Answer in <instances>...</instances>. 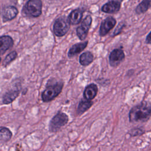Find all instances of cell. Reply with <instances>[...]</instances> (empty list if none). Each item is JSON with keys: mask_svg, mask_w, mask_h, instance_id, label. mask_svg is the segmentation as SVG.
Segmentation results:
<instances>
[{"mask_svg": "<svg viewBox=\"0 0 151 151\" xmlns=\"http://www.w3.org/2000/svg\"><path fill=\"white\" fill-rule=\"evenodd\" d=\"M116 24V20L112 17H108L104 19L100 25L99 29L100 35L105 36L108 32L112 29Z\"/></svg>", "mask_w": 151, "mask_h": 151, "instance_id": "ba28073f", "label": "cell"}, {"mask_svg": "<svg viewBox=\"0 0 151 151\" xmlns=\"http://www.w3.org/2000/svg\"><path fill=\"white\" fill-rule=\"evenodd\" d=\"M123 0H109V1H115V2H117L119 3H121Z\"/></svg>", "mask_w": 151, "mask_h": 151, "instance_id": "cb8c5ba5", "label": "cell"}, {"mask_svg": "<svg viewBox=\"0 0 151 151\" xmlns=\"http://www.w3.org/2000/svg\"><path fill=\"white\" fill-rule=\"evenodd\" d=\"M70 28L68 19L65 17H61L57 19L54 24V32L55 35L61 37L64 35Z\"/></svg>", "mask_w": 151, "mask_h": 151, "instance_id": "5b68a950", "label": "cell"}, {"mask_svg": "<svg viewBox=\"0 0 151 151\" xmlns=\"http://www.w3.org/2000/svg\"><path fill=\"white\" fill-rule=\"evenodd\" d=\"M98 92V87L96 84L92 83L88 85L84 89L83 96L84 99L91 101L95 98Z\"/></svg>", "mask_w": 151, "mask_h": 151, "instance_id": "9c48e42d", "label": "cell"}, {"mask_svg": "<svg viewBox=\"0 0 151 151\" xmlns=\"http://www.w3.org/2000/svg\"><path fill=\"white\" fill-rule=\"evenodd\" d=\"M91 22V17L88 15L83 19L81 25L77 28V34L81 40H83L86 38Z\"/></svg>", "mask_w": 151, "mask_h": 151, "instance_id": "52a82bcc", "label": "cell"}, {"mask_svg": "<svg viewBox=\"0 0 151 151\" xmlns=\"http://www.w3.org/2000/svg\"><path fill=\"white\" fill-rule=\"evenodd\" d=\"M18 9L13 6H9L3 9L2 15V19L4 22L14 19L18 14Z\"/></svg>", "mask_w": 151, "mask_h": 151, "instance_id": "30bf717a", "label": "cell"}, {"mask_svg": "<svg viewBox=\"0 0 151 151\" xmlns=\"http://www.w3.org/2000/svg\"><path fill=\"white\" fill-rule=\"evenodd\" d=\"M151 8V0H143L135 9V12L137 14H141L146 12Z\"/></svg>", "mask_w": 151, "mask_h": 151, "instance_id": "e0dca14e", "label": "cell"}, {"mask_svg": "<svg viewBox=\"0 0 151 151\" xmlns=\"http://www.w3.org/2000/svg\"><path fill=\"white\" fill-rule=\"evenodd\" d=\"M79 61L82 65H87L93 61V55L90 52L86 51L80 56Z\"/></svg>", "mask_w": 151, "mask_h": 151, "instance_id": "ac0fdd59", "label": "cell"}, {"mask_svg": "<svg viewBox=\"0 0 151 151\" xmlns=\"http://www.w3.org/2000/svg\"><path fill=\"white\" fill-rule=\"evenodd\" d=\"M151 116V104L143 101L133 107L129 113V122L131 123L145 122Z\"/></svg>", "mask_w": 151, "mask_h": 151, "instance_id": "6da1fadb", "label": "cell"}, {"mask_svg": "<svg viewBox=\"0 0 151 151\" xmlns=\"http://www.w3.org/2000/svg\"><path fill=\"white\" fill-rule=\"evenodd\" d=\"M121 6V3L115 1H109L101 7V11L105 13L113 14L118 12Z\"/></svg>", "mask_w": 151, "mask_h": 151, "instance_id": "8fae6325", "label": "cell"}, {"mask_svg": "<svg viewBox=\"0 0 151 151\" xmlns=\"http://www.w3.org/2000/svg\"><path fill=\"white\" fill-rule=\"evenodd\" d=\"M83 17V12L79 9H77L75 10H73L69 15L68 16V21L70 24L73 25L78 24Z\"/></svg>", "mask_w": 151, "mask_h": 151, "instance_id": "5bb4252c", "label": "cell"}, {"mask_svg": "<svg viewBox=\"0 0 151 151\" xmlns=\"http://www.w3.org/2000/svg\"><path fill=\"white\" fill-rule=\"evenodd\" d=\"M1 57H0V62H1Z\"/></svg>", "mask_w": 151, "mask_h": 151, "instance_id": "d4e9b609", "label": "cell"}, {"mask_svg": "<svg viewBox=\"0 0 151 151\" xmlns=\"http://www.w3.org/2000/svg\"><path fill=\"white\" fill-rule=\"evenodd\" d=\"M93 102L90 100H87L86 99L81 100L78 105L77 113L78 114H81L88 110L93 105Z\"/></svg>", "mask_w": 151, "mask_h": 151, "instance_id": "2e32d148", "label": "cell"}, {"mask_svg": "<svg viewBox=\"0 0 151 151\" xmlns=\"http://www.w3.org/2000/svg\"><path fill=\"white\" fill-rule=\"evenodd\" d=\"M42 2L41 0H28L23 8L24 13L29 17H38L41 14Z\"/></svg>", "mask_w": 151, "mask_h": 151, "instance_id": "3957f363", "label": "cell"}, {"mask_svg": "<svg viewBox=\"0 0 151 151\" xmlns=\"http://www.w3.org/2000/svg\"><path fill=\"white\" fill-rule=\"evenodd\" d=\"M144 133V130L142 128H134L131 130L130 132V134L132 136H139L142 134Z\"/></svg>", "mask_w": 151, "mask_h": 151, "instance_id": "44dd1931", "label": "cell"}, {"mask_svg": "<svg viewBox=\"0 0 151 151\" xmlns=\"http://www.w3.org/2000/svg\"><path fill=\"white\" fill-rule=\"evenodd\" d=\"M12 136V133L11 130L4 126L0 127V140L6 142L9 141Z\"/></svg>", "mask_w": 151, "mask_h": 151, "instance_id": "d6986e66", "label": "cell"}, {"mask_svg": "<svg viewBox=\"0 0 151 151\" xmlns=\"http://www.w3.org/2000/svg\"><path fill=\"white\" fill-rule=\"evenodd\" d=\"M88 41H85L83 42H80L74 45L69 50L68 55L69 57H71L77 54L80 53L82 51L87 45Z\"/></svg>", "mask_w": 151, "mask_h": 151, "instance_id": "9a60e30c", "label": "cell"}, {"mask_svg": "<svg viewBox=\"0 0 151 151\" xmlns=\"http://www.w3.org/2000/svg\"><path fill=\"white\" fill-rule=\"evenodd\" d=\"M19 90L18 88L12 89L6 92L2 97V103L5 104H8L12 103L19 95Z\"/></svg>", "mask_w": 151, "mask_h": 151, "instance_id": "4fadbf2b", "label": "cell"}, {"mask_svg": "<svg viewBox=\"0 0 151 151\" xmlns=\"http://www.w3.org/2000/svg\"><path fill=\"white\" fill-rule=\"evenodd\" d=\"M145 42L147 44H151V31L148 34L146 38Z\"/></svg>", "mask_w": 151, "mask_h": 151, "instance_id": "603a6c76", "label": "cell"}, {"mask_svg": "<svg viewBox=\"0 0 151 151\" xmlns=\"http://www.w3.org/2000/svg\"><path fill=\"white\" fill-rule=\"evenodd\" d=\"M17 56V53L16 52V51H14L11 52H10L4 59V61H3V65L4 66L7 65L8 64H9L11 61H12L13 60H14V59H15V58Z\"/></svg>", "mask_w": 151, "mask_h": 151, "instance_id": "ffe728a7", "label": "cell"}, {"mask_svg": "<svg viewBox=\"0 0 151 151\" xmlns=\"http://www.w3.org/2000/svg\"><path fill=\"white\" fill-rule=\"evenodd\" d=\"M125 54L124 51L119 48L113 50L109 55V64L113 67L118 66L124 59Z\"/></svg>", "mask_w": 151, "mask_h": 151, "instance_id": "8992f818", "label": "cell"}, {"mask_svg": "<svg viewBox=\"0 0 151 151\" xmlns=\"http://www.w3.org/2000/svg\"><path fill=\"white\" fill-rule=\"evenodd\" d=\"M12 38L8 35H4L0 37V55L3 54L7 50L13 45Z\"/></svg>", "mask_w": 151, "mask_h": 151, "instance_id": "7c38bea8", "label": "cell"}, {"mask_svg": "<svg viewBox=\"0 0 151 151\" xmlns=\"http://www.w3.org/2000/svg\"><path fill=\"white\" fill-rule=\"evenodd\" d=\"M63 87V84L62 83H58L48 86L42 93L41 97L42 101L48 102L54 99L61 93Z\"/></svg>", "mask_w": 151, "mask_h": 151, "instance_id": "277c9868", "label": "cell"}, {"mask_svg": "<svg viewBox=\"0 0 151 151\" xmlns=\"http://www.w3.org/2000/svg\"><path fill=\"white\" fill-rule=\"evenodd\" d=\"M68 122V116L64 112L58 111L50 120L49 123V131L57 132Z\"/></svg>", "mask_w": 151, "mask_h": 151, "instance_id": "7a4b0ae2", "label": "cell"}, {"mask_svg": "<svg viewBox=\"0 0 151 151\" xmlns=\"http://www.w3.org/2000/svg\"><path fill=\"white\" fill-rule=\"evenodd\" d=\"M124 27V24H123V23L122 24V25H120V24H119V26L117 27V28L115 29L114 32V35H117V34H120V32H121V31H122V29H120L119 28L120 27L121 28H123Z\"/></svg>", "mask_w": 151, "mask_h": 151, "instance_id": "7402d4cb", "label": "cell"}]
</instances>
